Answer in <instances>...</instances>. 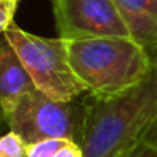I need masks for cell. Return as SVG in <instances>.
<instances>
[{
    "label": "cell",
    "mask_w": 157,
    "mask_h": 157,
    "mask_svg": "<svg viewBox=\"0 0 157 157\" xmlns=\"http://www.w3.org/2000/svg\"><path fill=\"white\" fill-rule=\"evenodd\" d=\"M80 148L85 157H125L157 122V75L116 96L86 93Z\"/></svg>",
    "instance_id": "obj_1"
},
{
    "label": "cell",
    "mask_w": 157,
    "mask_h": 157,
    "mask_svg": "<svg viewBox=\"0 0 157 157\" xmlns=\"http://www.w3.org/2000/svg\"><path fill=\"white\" fill-rule=\"evenodd\" d=\"M68 52L77 77L91 96L125 93L152 71L151 56L132 37L68 40Z\"/></svg>",
    "instance_id": "obj_2"
},
{
    "label": "cell",
    "mask_w": 157,
    "mask_h": 157,
    "mask_svg": "<svg viewBox=\"0 0 157 157\" xmlns=\"http://www.w3.org/2000/svg\"><path fill=\"white\" fill-rule=\"evenodd\" d=\"M31 74L39 91L56 100H74L86 94L68 52V40L31 34L19 26L3 33Z\"/></svg>",
    "instance_id": "obj_3"
},
{
    "label": "cell",
    "mask_w": 157,
    "mask_h": 157,
    "mask_svg": "<svg viewBox=\"0 0 157 157\" xmlns=\"http://www.w3.org/2000/svg\"><path fill=\"white\" fill-rule=\"evenodd\" d=\"M85 116L82 97L74 100H56L39 90L23 96L5 120L10 129L19 134L28 145L46 139H65L80 143Z\"/></svg>",
    "instance_id": "obj_4"
},
{
    "label": "cell",
    "mask_w": 157,
    "mask_h": 157,
    "mask_svg": "<svg viewBox=\"0 0 157 157\" xmlns=\"http://www.w3.org/2000/svg\"><path fill=\"white\" fill-rule=\"evenodd\" d=\"M59 37H131L114 0H52Z\"/></svg>",
    "instance_id": "obj_5"
},
{
    "label": "cell",
    "mask_w": 157,
    "mask_h": 157,
    "mask_svg": "<svg viewBox=\"0 0 157 157\" xmlns=\"http://www.w3.org/2000/svg\"><path fill=\"white\" fill-rule=\"evenodd\" d=\"M34 90H37V86L31 74L25 68L16 49L3 36L0 43V103L3 117L13 111L23 96L33 93Z\"/></svg>",
    "instance_id": "obj_6"
},
{
    "label": "cell",
    "mask_w": 157,
    "mask_h": 157,
    "mask_svg": "<svg viewBox=\"0 0 157 157\" xmlns=\"http://www.w3.org/2000/svg\"><path fill=\"white\" fill-rule=\"evenodd\" d=\"M129 31L152 57L157 54V0H114Z\"/></svg>",
    "instance_id": "obj_7"
},
{
    "label": "cell",
    "mask_w": 157,
    "mask_h": 157,
    "mask_svg": "<svg viewBox=\"0 0 157 157\" xmlns=\"http://www.w3.org/2000/svg\"><path fill=\"white\" fill-rule=\"evenodd\" d=\"M28 143L14 131H10L0 140V157H26Z\"/></svg>",
    "instance_id": "obj_8"
},
{
    "label": "cell",
    "mask_w": 157,
    "mask_h": 157,
    "mask_svg": "<svg viewBox=\"0 0 157 157\" xmlns=\"http://www.w3.org/2000/svg\"><path fill=\"white\" fill-rule=\"evenodd\" d=\"M68 140L65 139H46L28 145L26 157H52Z\"/></svg>",
    "instance_id": "obj_9"
},
{
    "label": "cell",
    "mask_w": 157,
    "mask_h": 157,
    "mask_svg": "<svg viewBox=\"0 0 157 157\" xmlns=\"http://www.w3.org/2000/svg\"><path fill=\"white\" fill-rule=\"evenodd\" d=\"M20 0H0V29L2 33L14 26V16Z\"/></svg>",
    "instance_id": "obj_10"
},
{
    "label": "cell",
    "mask_w": 157,
    "mask_h": 157,
    "mask_svg": "<svg viewBox=\"0 0 157 157\" xmlns=\"http://www.w3.org/2000/svg\"><path fill=\"white\" fill-rule=\"evenodd\" d=\"M125 157H157V149L148 139H145L137 143Z\"/></svg>",
    "instance_id": "obj_11"
},
{
    "label": "cell",
    "mask_w": 157,
    "mask_h": 157,
    "mask_svg": "<svg viewBox=\"0 0 157 157\" xmlns=\"http://www.w3.org/2000/svg\"><path fill=\"white\" fill-rule=\"evenodd\" d=\"M52 157H85V155H83V151H82L80 145L68 140Z\"/></svg>",
    "instance_id": "obj_12"
},
{
    "label": "cell",
    "mask_w": 157,
    "mask_h": 157,
    "mask_svg": "<svg viewBox=\"0 0 157 157\" xmlns=\"http://www.w3.org/2000/svg\"><path fill=\"white\" fill-rule=\"evenodd\" d=\"M146 139L155 146V149H157V122H155V125L151 128V131L148 132V136H146Z\"/></svg>",
    "instance_id": "obj_13"
},
{
    "label": "cell",
    "mask_w": 157,
    "mask_h": 157,
    "mask_svg": "<svg viewBox=\"0 0 157 157\" xmlns=\"http://www.w3.org/2000/svg\"><path fill=\"white\" fill-rule=\"evenodd\" d=\"M151 62H152V71H154V74L157 75V54L151 57Z\"/></svg>",
    "instance_id": "obj_14"
}]
</instances>
